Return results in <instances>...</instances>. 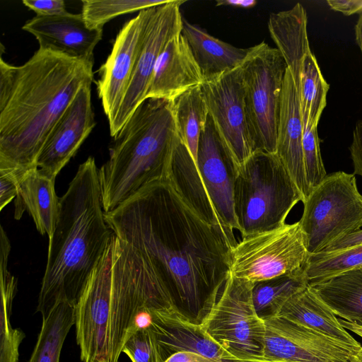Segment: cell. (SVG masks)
<instances>
[{
  "instance_id": "6da1fadb",
  "label": "cell",
  "mask_w": 362,
  "mask_h": 362,
  "mask_svg": "<svg viewBox=\"0 0 362 362\" xmlns=\"http://www.w3.org/2000/svg\"><path fill=\"white\" fill-rule=\"evenodd\" d=\"M113 233L144 260L179 310L200 323L229 275L232 245L167 176L156 179L109 213Z\"/></svg>"
},
{
  "instance_id": "7a4b0ae2",
  "label": "cell",
  "mask_w": 362,
  "mask_h": 362,
  "mask_svg": "<svg viewBox=\"0 0 362 362\" xmlns=\"http://www.w3.org/2000/svg\"><path fill=\"white\" fill-rule=\"evenodd\" d=\"M0 54V168L29 170L80 89L93 81V62L38 49L21 66Z\"/></svg>"
},
{
  "instance_id": "3957f363",
  "label": "cell",
  "mask_w": 362,
  "mask_h": 362,
  "mask_svg": "<svg viewBox=\"0 0 362 362\" xmlns=\"http://www.w3.org/2000/svg\"><path fill=\"white\" fill-rule=\"evenodd\" d=\"M104 214L99 168L89 156L59 198L37 305L42 318L61 302L79 300L114 234Z\"/></svg>"
},
{
  "instance_id": "277c9868",
  "label": "cell",
  "mask_w": 362,
  "mask_h": 362,
  "mask_svg": "<svg viewBox=\"0 0 362 362\" xmlns=\"http://www.w3.org/2000/svg\"><path fill=\"white\" fill-rule=\"evenodd\" d=\"M175 136L171 101L147 98L138 106L113 137L109 159L99 168L105 213L168 175Z\"/></svg>"
},
{
  "instance_id": "5b68a950",
  "label": "cell",
  "mask_w": 362,
  "mask_h": 362,
  "mask_svg": "<svg viewBox=\"0 0 362 362\" xmlns=\"http://www.w3.org/2000/svg\"><path fill=\"white\" fill-rule=\"evenodd\" d=\"M303 196L276 153L256 150L237 169L234 209L242 238L285 224Z\"/></svg>"
},
{
  "instance_id": "8992f818",
  "label": "cell",
  "mask_w": 362,
  "mask_h": 362,
  "mask_svg": "<svg viewBox=\"0 0 362 362\" xmlns=\"http://www.w3.org/2000/svg\"><path fill=\"white\" fill-rule=\"evenodd\" d=\"M144 309L179 310L141 257L115 235L108 362H119L134 321Z\"/></svg>"
},
{
  "instance_id": "52a82bcc",
  "label": "cell",
  "mask_w": 362,
  "mask_h": 362,
  "mask_svg": "<svg viewBox=\"0 0 362 362\" xmlns=\"http://www.w3.org/2000/svg\"><path fill=\"white\" fill-rule=\"evenodd\" d=\"M303 203L298 221L310 255L362 227V194L354 173L327 174Z\"/></svg>"
},
{
  "instance_id": "ba28073f",
  "label": "cell",
  "mask_w": 362,
  "mask_h": 362,
  "mask_svg": "<svg viewBox=\"0 0 362 362\" xmlns=\"http://www.w3.org/2000/svg\"><path fill=\"white\" fill-rule=\"evenodd\" d=\"M247 126L255 150L276 153L286 63L264 42L250 47L240 66Z\"/></svg>"
},
{
  "instance_id": "9c48e42d",
  "label": "cell",
  "mask_w": 362,
  "mask_h": 362,
  "mask_svg": "<svg viewBox=\"0 0 362 362\" xmlns=\"http://www.w3.org/2000/svg\"><path fill=\"white\" fill-rule=\"evenodd\" d=\"M255 284L229 274L218 297L199 324L235 359L266 362V325L254 306Z\"/></svg>"
},
{
  "instance_id": "30bf717a",
  "label": "cell",
  "mask_w": 362,
  "mask_h": 362,
  "mask_svg": "<svg viewBox=\"0 0 362 362\" xmlns=\"http://www.w3.org/2000/svg\"><path fill=\"white\" fill-rule=\"evenodd\" d=\"M309 252L299 221L243 238L230 251L229 274L253 283L305 274Z\"/></svg>"
},
{
  "instance_id": "8fae6325",
  "label": "cell",
  "mask_w": 362,
  "mask_h": 362,
  "mask_svg": "<svg viewBox=\"0 0 362 362\" xmlns=\"http://www.w3.org/2000/svg\"><path fill=\"white\" fill-rule=\"evenodd\" d=\"M115 234L75 306L76 342L83 362H108Z\"/></svg>"
},
{
  "instance_id": "7c38bea8",
  "label": "cell",
  "mask_w": 362,
  "mask_h": 362,
  "mask_svg": "<svg viewBox=\"0 0 362 362\" xmlns=\"http://www.w3.org/2000/svg\"><path fill=\"white\" fill-rule=\"evenodd\" d=\"M264 320L266 362H355L360 351L284 317Z\"/></svg>"
},
{
  "instance_id": "4fadbf2b",
  "label": "cell",
  "mask_w": 362,
  "mask_h": 362,
  "mask_svg": "<svg viewBox=\"0 0 362 362\" xmlns=\"http://www.w3.org/2000/svg\"><path fill=\"white\" fill-rule=\"evenodd\" d=\"M200 86L209 114L238 169L255 151L247 122L240 66Z\"/></svg>"
},
{
  "instance_id": "5bb4252c",
  "label": "cell",
  "mask_w": 362,
  "mask_h": 362,
  "mask_svg": "<svg viewBox=\"0 0 362 362\" xmlns=\"http://www.w3.org/2000/svg\"><path fill=\"white\" fill-rule=\"evenodd\" d=\"M184 2L170 0L156 7L129 87L114 121L109 124L112 137L118 133L138 106L146 100L160 54L173 37L181 33L183 18L180 13V6Z\"/></svg>"
},
{
  "instance_id": "9a60e30c",
  "label": "cell",
  "mask_w": 362,
  "mask_h": 362,
  "mask_svg": "<svg viewBox=\"0 0 362 362\" xmlns=\"http://www.w3.org/2000/svg\"><path fill=\"white\" fill-rule=\"evenodd\" d=\"M156 7L139 11L122 26L110 54L98 70L97 90L109 124L114 121L129 87Z\"/></svg>"
},
{
  "instance_id": "2e32d148",
  "label": "cell",
  "mask_w": 362,
  "mask_h": 362,
  "mask_svg": "<svg viewBox=\"0 0 362 362\" xmlns=\"http://www.w3.org/2000/svg\"><path fill=\"white\" fill-rule=\"evenodd\" d=\"M197 166L207 194L228 235L240 230L234 209L235 165L209 114L199 139Z\"/></svg>"
},
{
  "instance_id": "e0dca14e",
  "label": "cell",
  "mask_w": 362,
  "mask_h": 362,
  "mask_svg": "<svg viewBox=\"0 0 362 362\" xmlns=\"http://www.w3.org/2000/svg\"><path fill=\"white\" fill-rule=\"evenodd\" d=\"M91 85L83 86L49 134L37 160V168L56 178L95 127Z\"/></svg>"
},
{
  "instance_id": "ac0fdd59",
  "label": "cell",
  "mask_w": 362,
  "mask_h": 362,
  "mask_svg": "<svg viewBox=\"0 0 362 362\" xmlns=\"http://www.w3.org/2000/svg\"><path fill=\"white\" fill-rule=\"evenodd\" d=\"M35 36L39 48L71 58L94 61L93 51L102 40L103 29L89 28L82 14L36 16L22 27Z\"/></svg>"
},
{
  "instance_id": "d6986e66",
  "label": "cell",
  "mask_w": 362,
  "mask_h": 362,
  "mask_svg": "<svg viewBox=\"0 0 362 362\" xmlns=\"http://www.w3.org/2000/svg\"><path fill=\"white\" fill-rule=\"evenodd\" d=\"M148 327L155 335L164 361L179 351H192L217 362L223 358L235 359L204 329L199 323L190 320L179 310L151 309Z\"/></svg>"
},
{
  "instance_id": "ffe728a7",
  "label": "cell",
  "mask_w": 362,
  "mask_h": 362,
  "mask_svg": "<svg viewBox=\"0 0 362 362\" xmlns=\"http://www.w3.org/2000/svg\"><path fill=\"white\" fill-rule=\"evenodd\" d=\"M204 81L189 45L180 33L173 37L160 54L150 81L146 99L172 101Z\"/></svg>"
},
{
  "instance_id": "44dd1931",
  "label": "cell",
  "mask_w": 362,
  "mask_h": 362,
  "mask_svg": "<svg viewBox=\"0 0 362 362\" xmlns=\"http://www.w3.org/2000/svg\"><path fill=\"white\" fill-rule=\"evenodd\" d=\"M303 128L297 90L287 68L281 93L276 153L300 190L304 202L310 189L304 165Z\"/></svg>"
},
{
  "instance_id": "7402d4cb",
  "label": "cell",
  "mask_w": 362,
  "mask_h": 362,
  "mask_svg": "<svg viewBox=\"0 0 362 362\" xmlns=\"http://www.w3.org/2000/svg\"><path fill=\"white\" fill-rule=\"evenodd\" d=\"M55 178L38 168L28 170L20 181L14 199V218L19 220L27 210L36 228L49 238L54 233L59 215V198L54 189Z\"/></svg>"
},
{
  "instance_id": "603a6c76",
  "label": "cell",
  "mask_w": 362,
  "mask_h": 362,
  "mask_svg": "<svg viewBox=\"0 0 362 362\" xmlns=\"http://www.w3.org/2000/svg\"><path fill=\"white\" fill-rule=\"evenodd\" d=\"M181 34L189 45L204 81L217 78L240 67L250 52V48L234 47L184 18Z\"/></svg>"
},
{
  "instance_id": "cb8c5ba5",
  "label": "cell",
  "mask_w": 362,
  "mask_h": 362,
  "mask_svg": "<svg viewBox=\"0 0 362 362\" xmlns=\"http://www.w3.org/2000/svg\"><path fill=\"white\" fill-rule=\"evenodd\" d=\"M276 315L299 323L355 349L362 348L361 344L341 325L334 313L309 284L289 298Z\"/></svg>"
},
{
  "instance_id": "d4e9b609",
  "label": "cell",
  "mask_w": 362,
  "mask_h": 362,
  "mask_svg": "<svg viewBox=\"0 0 362 362\" xmlns=\"http://www.w3.org/2000/svg\"><path fill=\"white\" fill-rule=\"evenodd\" d=\"M307 13L297 3L291 9L270 14V35L283 56L295 86L297 84L304 57L311 49L307 32Z\"/></svg>"
},
{
  "instance_id": "484cf974",
  "label": "cell",
  "mask_w": 362,
  "mask_h": 362,
  "mask_svg": "<svg viewBox=\"0 0 362 362\" xmlns=\"http://www.w3.org/2000/svg\"><path fill=\"white\" fill-rule=\"evenodd\" d=\"M169 176L194 209L211 226L226 235L232 247L238 243L223 228L202 182L192 156L176 133L172 153Z\"/></svg>"
},
{
  "instance_id": "4316f807",
  "label": "cell",
  "mask_w": 362,
  "mask_h": 362,
  "mask_svg": "<svg viewBox=\"0 0 362 362\" xmlns=\"http://www.w3.org/2000/svg\"><path fill=\"white\" fill-rule=\"evenodd\" d=\"M342 320L362 327V269H352L309 284Z\"/></svg>"
},
{
  "instance_id": "83f0119b",
  "label": "cell",
  "mask_w": 362,
  "mask_h": 362,
  "mask_svg": "<svg viewBox=\"0 0 362 362\" xmlns=\"http://www.w3.org/2000/svg\"><path fill=\"white\" fill-rule=\"evenodd\" d=\"M11 243L6 236L0 239V362H18L19 346L25 337L13 328L11 317L13 299L17 293V279L8 269Z\"/></svg>"
},
{
  "instance_id": "f1b7e54d",
  "label": "cell",
  "mask_w": 362,
  "mask_h": 362,
  "mask_svg": "<svg viewBox=\"0 0 362 362\" xmlns=\"http://www.w3.org/2000/svg\"><path fill=\"white\" fill-rule=\"evenodd\" d=\"M171 103L176 133L188 148L196 163L199 139L209 117V110L201 86L189 89L172 100Z\"/></svg>"
},
{
  "instance_id": "f546056e",
  "label": "cell",
  "mask_w": 362,
  "mask_h": 362,
  "mask_svg": "<svg viewBox=\"0 0 362 362\" xmlns=\"http://www.w3.org/2000/svg\"><path fill=\"white\" fill-rule=\"evenodd\" d=\"M295 86L303 127L317 125L327 104L329 85L324 78L317 59L312 52L303 60L298 81Z\"/></svg>"
},
{
  "instance_id": "4dcf8cb0",
  "label": "cell",
  "mask_w": 362,
  "mask_h": 362,
  "mask_svg": "<svg viewBox=\"0 0 362 362\" xmlns=\"http://www.w3.org/2000/svg\"><path fill=\"white\" fill-rule=\"evenodd\" d=\"M75 306L61 302L47 317L42 318L41 330L29 362H59L65 339L75 325Z\"/></svg>"
},
{
  "instance_id": "1f68e13d",
  "label": "cell",
  "mask_w": 362,
  "mask_h": 362,
  "mask_svg": "<svg viewBox=\"0 0 362 362\" xmlns=\"http://www.w3.org/2000/svg\"><path fill=\"white\" fill-rule=\"evenodd\" d=\"M308 284L305 274L284 275L255 284L252 300L262 319L276 315L293 294Z\"/></svg>"
},
{
  "instance_id": "d6a6232c",
  "label": "cell",
  "mask_w": 362,
  "mask_h": 362,
  "mask_svg": "<svg viewBox=\"0 0 362 362\" xmlns=\"http://www.w3.org/2000/svg\"><path fill=\"white\" fill-rule=\"evenodd\" d=\"M352 269H362V245L310 255L304 273L310 284Z\"/></svg>"
},
{
  "instance_id": "836d02e7",
  "label": "cell",
  "mask_w": 362,
  "mask_h": 362,
  "mask_svg": "<svg viewBox=\"0 0 362 362\" xmlns=\"http://www.w3.org/2000/svg\"><path fill=\"white\" fill-rule=\"evenodd\" d=\"M170 0H83L81 14L90 28L103 29L112 19L168 3Z\"/></svg>"
},
{
  "instance_id": "e575fe53",
  "label": "cell",
  "mask_w": 362,
  "mask_h": 362,
  "mask_svg": "<svg viewBox=\"0 0 362 362\" xmlns=\"http://www.w3.org/2000/svg\"><path fill=\"white\" fill-rule=\"evenodd\" d=\"M320 139L317 133V125L304 127L303 134V151L305 177L310 191L327 175L322 161Z\"/></svg>"
},
{
  "instance_id": "d590c367",
  "label": "cell",
  "mask_w": 362,
  "mask_h": 362,
  "mask_svg": "<svg viewBox=\"0 0 362 362\" xmlns=\"http://www.w3.org/2000/svg\"><path fill=\"white\" fill-rule=\"evenodd\" d=\"M122 352L132 362H165L154 334L149 327L138 330L124 344Z\"/></svg>"
},
{
  "instance_id": "8d00e7d4",
  "label": "cell",
  "mask_w": 362,
  "mask_h": 362,
  "mask_svg": "<svg viewBox=\"0 0 362 362\" xmlns=\"http://www.w3.org/2000/svg\"><path fill=\"white\" fill-rule=\"evenodd\" d=\"M27 171L0 168V210L16 198L20 181Z\"/></svg>"
},
{
  "instance_id": "74e56055",
  "label": "cell",
  "mask_w": 362,
  "mask_h": 362,
  "mask_svg": "<svg viewBox=\"0 0 362 362\" xmlns=\"http://www.w3.org/2000/svg\"><path fill=\"white\" fill-rule=\"evenodd\" d=\"M22 3L37 16H52L68 13L63 0H23Z\"/></svg>"
},
{
  "instance_id": "f35d334b",
  "label": "cell",
  "mask_w": 362,
  "mask_h": 362,
  "mask_svg": "<svg viewBox=\"0 0 362 362\" xmlns=\"http://www.w3.org/2000/svg\"><path fill=\"white\" fill-rule=\"evenodd\" d=\"M349 151L354 165V174L362 177V120L356 123Z\"/></svg>"
},
{
  "instance_id": "ab89813d",
  "label": "cell",
  "mask_w": 362,
  "mask_h": 362,
  "mask_svg": "<svg viewBox=\"0 0 362 362\" xmlns=\"http://www.w3.org/2000/svg\"><path fill=\"white\" fill-rule=\"evenodd\" d=\"M360 245H362V229L338 239L327 246L322 252L344 250Z\"/></svg>"
},
{
  "instance_id": "60d3db41",
  "label": "cell",
  "mask_w": 362,
  "mask_h": 362,
  "mask_svg": "<svg viewBox=\"0 0 362 362\" xmlns=\"http://www.w3.org/2000/svg\"><path fill=\"white\" fill-rule=\"evenodd\" d=\"M327 3L332 10L346 16L362 13V0H328Z\"/></svg>"
},
{
  "instance_id": "b9f144b4",
  "label": "cell",
  "mask_w": 362,
  "mask_h": 362,
  "mask_svg": "<svg viewBox=\"0 0 362 362\" xmlns=\"http://www.w3.org/2000/svg\"><path fill=\"white\" fill-rule=\"evenodd\" d=\"M165 362H214L205 356L192 351H179L168 358Z\"/></svg>"
},
{
  "instance_id": "7bdbcfd3",
  "label": "cell",
  "mask_w": 362,
  "mask_h": 362,
  "mask_svg": "<svg viewBox=\"0 0 362 362\" xmlns=\"http://www.w3.org/2000/svg\"><path fill=\"white\" fill-rule=\"evenodd\" d=\"M255 0H225L216 2V6H230L239 8H252L257 4Z\"/></svg>"
},
{
  "instance_id": "ee69618b",
  "label": "cell",
  "mask_w": 362,
  "mask_h": 362,
  "mask_svg": "<svg viewBox=\"0 0 362 362\" xmlns=\"http://www.w3.org/2000/svg\"><path fill=\"white\" fill-rule=\"evenodd\" d=\"M356 42L362 54V13L359 14L358 19L355 25Z\"/></svg>"
},
{
  "instance_id": "f6af8a7d",
  "label": "cell",
  "mask_w": 362,
  "mask_h": 362,
  "mask_svg": "<svg viewBox=\"0 0 362 362\" xmlns=\"http://www.w3.org/2000/svg\"><path fill=\"white\" fill-rule=\"evenodd\" d=\"M339 322L341 325L346 329L351 330L352 332L355 333L358 336L362 338V327L358 325L349 322L342 319H339Z\"/></svg>"
},
{
  "instance_id": "bcb514c9",
  "label": "cell",
  "mask_w": 362,
  "mask_h": 362,
  "mask_svg": "<svg viewBox=\"0 0 362 362\" xmlns=\"http://www.w3.org/2000/svg\"><path fill=\"white\" fill-rule=\"evenodd\" d=\"M217 362H259V361H243V360L232 359V358H223Z\"/></svg>"
},
{
  "instance_id": "7dc6e473",
  "label": "cell",
  "mask_w": 362,
  "mask_h": 362,
  "mask_svg": "<svg viewBox=\"0 0 362 362\" xmlns=\"http://www.w3.org/2000/svg\"><path fill=\"white\" fill-rule=\"evenodd\" d=\"M355 362H362V348L358 352L355 359Z\"/></svg>"
},
{
  "instance_id": "c3c4849f",
  "label": "cell",
  "mask_w": 362,
  "mask_h": 362,
  "mask_svg": "<svg viewBox=\"0 0 362 362\" xmlns=\"http://www.w3.org/2000/svg\"><path fill=\"white\" fill-rule=\"evenodd\" d=\"M100 362H107V361H100Z\"/></svg>"
}]
</instances>
